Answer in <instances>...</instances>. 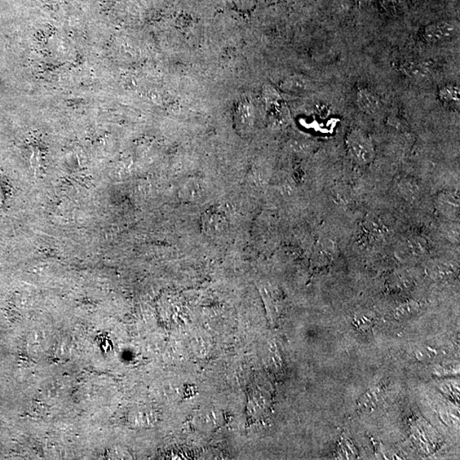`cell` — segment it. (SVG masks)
Here are the masks:
<instances>
[{"label": "cell", "mask_w": 460, "mask_h": 460, "mask_svg": "<svg viewBox=\"0 0 460 460\" xmlns=\"http://www.w3.org/2000/svg\"><path fill=\"white\" fill-rule=\"evenodd\" d=\"M346 145L349 156L360 166H368L374 161L375 149L369 136L364 131L354 129L349 132Z\"/></svg>", "instance_id": "obj_1"}, {"label": "cell", "mask_w": 460, "mask_h": 460, "mask_svg": "<svg viewBox=\"0 0 460 460\" xmlns=\"http://www.w3.org/2000/svg\"><path fill=\"white\" fill-rule=\"evenodd\" d=\"M229 222L225 211L219 207L207 209L201 216L202 232L209 237L224 236L228 231Z\"/></svg>", "instance_id": "obj_2"}, {"label": "cell", "mask_w": 460, "mask_h": 460, "mask_svg": "<svg viewBox=\"0 0 460 460\" xmlns=\"http://www.w3.org/2000/svg\"><path fill=\"white\" fill-rule=\"evenodd\" d=\"M459 25L456 21H439L424 28V37L428 42L441 43L450 41L459 34Z\"/></svg>", "instance_id": "obj_3"}, {"label": "cell", "mask_w": 460, "mask_h": 460, "mask_svg": "<svg viewBox=\"0 0 460 460\" xmlns=\"http://www.w3.org/2000/svg\"><path fill=\"white\" fill-rule=\"evenodd\" d=\"M436 207L442 215L455 219L459 212V198L456 193H442L437 197Z\"/></svg>", "instance_id": "obj_4"}, {"label": "cell", "mask_w": 460, "mask_h": 460, "mask_svg": "<svg viewBox=\"0 0 460 460\" xmlns=\"http://www.w3.org/2000/svg\"><path fill=\"white\" fill-rule=\"evenodd\" d=\"M357 103L362 111L368 114H375L381 107V101L378 96L369 90L358 91Z\"/></svg>", "instance_id": "obj_5"}, {"label": "cell", "mask_w": 460, "mask_h": 460, "mask_svg": "<svg viewBox=\"0 0 460 460\" xmlns=\"http://www.w3.org/2000/svg\"><path fill=\"white\" fill-rule=\"evenodd\" d=\"M418 308L419 304L416 302H409L405 304H402L399 308H397L395 312V316L399 317L409 316L410 315V314H412L417 311Z\"/></svg>", "instance_id": "obj_6"}, {"label": "cell", "mask_w": 460, "mask_h": 460, "mask_svg": "<svg viewBox=\"0 0 460 460\" xmlns=\"http://www.w3.org/2000/svg\"><path fill=\"white\" fill-rule=\"evenodd\" d=\"M442 96L444 99H449L448 100H459V91L456 88H449V89L444 90L442 91Z\"/></svg>", "instance_id": "obj_7"}]
</instances>
